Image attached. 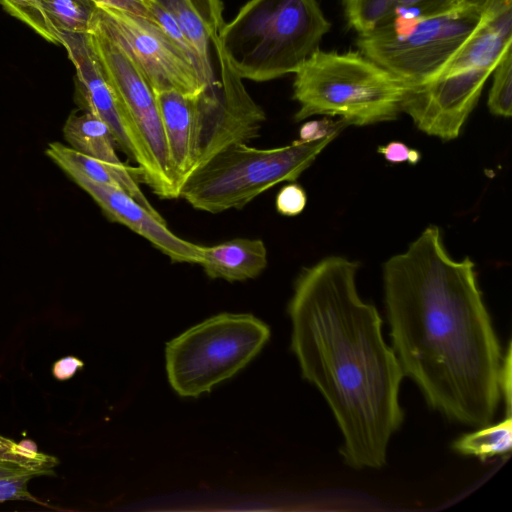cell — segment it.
<instances>
[{
	"label": "cell",
	"mask_w": 512,
	"mask_h": 512,
	"mask_svg": "<svg viewBox=\"0 0 512 512\" xmlns=\"http://www.w3.org/2000/svg\"><path fill=\"white\" fill-rule=\"evenodd\" d=\"M383 280L404 376L448 419L478 428L491 424L501 401L503 355L472 260L453 259L431 225L385 262Z\"/></svg>",
	"instance_id": "obj_1"
},
{
	"label": "cell",
	"mask_w": 512,
	"mask_h": 512,
	"mask_svg": "<svg viewBox=\"0 0 512 512\" xmlns=\"http://www.w3.org/2000/svg\"><path fill=\"white\" fill-rule=\"evenodd\" d=\"M357 269L356 262L330 256L302 270L288 305L291 349L335 417L345 464L379 469L403 423L404 373L383 338L378 310L358 294Z\"/></svg>",
	"instance_id": "obj_2"
},
{
	"label": "cell",
	"mask_w": 512,
	"mask_h": 512,
	"mask_svg": "<svg viewBox=\"0 0 512 512\" xmlns=\"http://www.w3.org/2000/svg\"><path fill=\"white\" fill-rule=\"evenodd\" d=\"M213 48L218 72L202 92L154 91L179 192L183 182L216 154L258 138L266 119L243 79L230 68L219 48Z\"/></svg>",
	"instance_id": "obj_3"
},
{
	"label": "cell",
	"mask_w": 512,
	"mask_h": 512,
	"mask_svg": "<svg viewBox=\"0 0 512 512\" xmlns=\"http://www.w3.org/2000/svg\"><path fill=\"white\" fill-rule=\"evenodd\" d=\"M331 28L317 0H249L212 41L241 78L295 73Z\"/></svg>",
	"instance_id": "obj_4"
},
{
	"label": "cell",
	"mask_w": 512,
	"mask_h": 512,
	"mask_svg": "<svg viewBox=\"0 0 512 512\" xmlns=\"http://www.w3.org/2000/svg\"><path fill=\"white\" fill-rule=\"evenodd\" d=\"M296 121L338 116L347 125L394 120L405 86L359 51H314L294 73Z\"/></svg>",
	"instance_id": "obj_5"
},
{
	"label": "cell",
	"mask_w": 512,
	"mask_h": 512,
	"mask_svg": "<svg viewBox=\"0 0 512 512\" xmlns=\"http://www.w3.org/2000/svg\"><path fill=\"white\" fill-rule=\"evenodd\" d=\"M491 13L451 5L430 14L397 16L358 34L356 46L405 87L418 86L439 77Z\"/></svg>",
	"instance_id": "obj_6"
},
{
	"label": "cell",
	"mask_w": 512,
	"mask_h": 512,
	"mask_svg": "<svg viewBox=\"0 0 512 512\" xmlns=\"http://www.w3.org/2000/svg\"><path fill=\"white\" fill-rule=\"evenodd\" d=\"M337 135L275 148L233 144L196 169L183 182L179 198L212 214L241 209L273 186L295 181Z\"/></svg>",
	"instance_id": "obj_7"
},
{
	"label": "cell",
	"mask_w": 512,
	"mask_h": 512,
	"mask_svg": "<svg viewBox=\"0 0 512 512\" xmlns=\"http://www.w3.org/2000/svg\"><path fill=\"white\" fill-rule=\"evenodd\" d=\"M270 337L254 315L221 313L189 328L166 344L170 385L183 397H197L244 368Z\"/></svg>",
	"instance_id": "obj_8"
},
{
	"label": "cell",
	"mask_w": 512,
	"mask_h": 512,
	"mask_svg": "<svg viewBox=\"0 0 512 512\" xmlns=\"http://www.w3.org/2000/svg\"><path fill=\"white\" fill-rule=\"evenodd\" d=\"M92 23L129 54L153 91L196 95L209 85L195 60L151 20L96 5Z\"/></svg>",
	"instance_id": "obj_9"
},
{
	"label": "cell",
	"mask_w": 512,
	"mask_h": 512,
	"mask_svg": "<svg viewBox=\"0 0 512 512\" xmlns=\"http://www.w3.org/2000/svg\"><path fill=\"white\" fill-rule=\"evenodd\" d=\"M87 38L126 116L140 135L162 184L164 199L179 198L166 137L150 84L129 54L93 23Z\"/></svg>",
	"instance_id": "obj_10"
},
{
	"label": "cell",
	"mask_w": 512,
	"mask_h": 512,
	"mask_svg": "<svg viewBox=\"0 0 512 512\" xmlns=\"http://www.w3.org/2000/svg\"><path fill=\"white\" fill-rule=\"evenodd\" d=\"M59 45L66 49L76 70L80 109L91 112L109 127L117 148L138 165L140 181L164 199L154 163L105 76L87 33L60 34Z\"/></svg>",
	"instance_id": "obj_11"
},
{
	"label": "cell",
	"mask_w": 512,
	"mask_h": 512,
	"mask_svg": "<svg viewBox=\"0 0 512 512\" xmlns=\"http://www.w3.org/2000/svg\"><path fill=\"white\" fill-rule=\"evenodd\" d=\"M493 69L449 66L439 77L406 87L401 111L424 133L449 141L458 137Z\"/></svg>",
	"instance_id": "obj_12"
},
{
	"label": "cell",
	"mask_w": 512,
	"mask_h": 512,
	"mask_svg": "<svg viewBox=\"0 0 512 512\" xmlns=\"http://www.w3.org/2000/svg\"><path fill=\"white\" fill-rule=\"evenodd\" d=\"M68 176L111 221L125 225L142 236L173 262L199 264L201 245L174 234L160 214L151 212L120 189L91 181L80 174Z\"/></svg>",
	"instance_id": "obj_13"
},
{
	"label": "cell",
	"mask_w": 512,
	"mask_h": 512,
	"mask_svg": "<svg viewBox=\"0 0 512 512\" xmlns=\"http://www.w3.org/2000/svg\"><path fill=\"white\" fill-rule=\"evenodd\" d=\"M0 3L56 44H59L60 34L88 33L96 11L91 0H0Z\"/></svg>",
	"instance_id": "obj_14"
},
{
	"label": "cell",
	"mask_w": 512,
	"mask_h": 512,
	"mask_svg": "<svg viewBox=\"0 0 512 512\" xmlns=\"http://www.w3.org/2000/svg\"><path fill=\"white\" fill-rule=\"evenodd\" d=\"M144 1L147 5L148 0ZM152 1L167 11L178 22L197 54L203 77L208 83H211L215 77V72L210 58V46L224 24L222 1Z\"/></svg>",
	"instance_id": "obj_15"
},
{
	"label": "cell",
	"mask_w": 512,
	"mask_h": 512,
	"mask_svg": "<svg viewBox=\"0 0 512 512\" xmlns=\"http://www.w3.org/2000/svg\"><path fill=\"white\" fill-rule=\"evenodd\" d=\"M45 153L67 175L80 174L91 181L120 189L151 212L159 214L138 184V167H130L125 163H107L56 141L48 144Z\"/></svg>",
	"instance_id": "obj_16"
},
{
	"label": "cell",
	"mask_w": 512,
	"mask_h": 512,
	"mask_svg": "<svg viewBox=\"0 0 512 512\" xmlns=\"http://www.w3.org/2000/svg\"><path fill=\"white\" fill-rule=\"evenodd\" d=\"M201 260L206 275L229 282L259 276L268 264L267 249L260 239L235 238L212 246L201 245Z\"/></svg>",
	"instance_id": "obj_17"
},
{
	"label": "cell",
	"mask_w": 512,
	"mask_h": 512,
	"mask_svg": "<svg viewBox=\"0 0 512 512\" xmlns=\"http://www.w3.org/2000/svg\"><path fill=\"white\" fill-rule=\"evenodd\" d=\"M347 25L358 34L372 31L397 16L430 14L451 5V0H341Z\"/></svg>",
	"instance_id": "obj_18"
},
{
	"label": "cell",
	"mask_w": 512,
	"mask_h": 512,
	"mask_svg": "<svg viewBox=\"0 0 512 512\" xmlns=\"http://www.w3.org/2000/svg\"><path fill=\"white\" fill-rule=\"evenodd\" d=\"M63 136L71 148L86 156L107 163H123L109 127L91 112L73 110L64 123Z\"/></svg>",
	"instance_id": "obj_19"
},
{
	"label": "cell",
	"mask_w": 512,
	"mask_h": 512,
	"mask_svg": "<svg viewBox=\"0 0 512 512\" xmlns=\"http://www.w3.org/2000/svg\"><path fill=\"white\" fill-rule=\"evenodd\" d=\"M512 447V416L494 425L480 427L479 430L463 435L453 443V448L463 455L486 460L496 455L510 452Z\"/></svg>",
	"instance_id": "obj_20"
},
{
	"label": "cell",
	"mask_w": 512,
	"mask_h": 512,
	"mask_svg": "<svg viewBox=\"0 0 512 512\" xmlns=\"http://www.w3.org/2000/svg\"><path fill=\"white\" fill-rule=\"evenodd\" d=\"M48 475L44 470L13 460L0 459V502H38L28 490L34 477Z\"/></svg>",
	"instance_id": "obj_21"
},
{
	"label": "cell",
	"mask_w": 512,
	"mask_h": 512,
	"mask_svg": "<svg viewBox=\"0 0 512 512\" xmlns=\"http://www.w3.org/2000/svg\"><path fill=\"white\" fill-rule=\"evenodd\" d=\"M488 95L489 111L499 117L512 114V52L508 49L497 63Z\"/></svg>",
	"instance_id": "obj_22"
},
{
	"label": "cell",
	"mask_w": 512,
	"mask_h": 512,
	"mask_svg": "<svg viewBox=\"0 0 512 512\" xmlns=\"http://www.w3.org/2000/svg\"><path fill=\"white\" fill-rule=\"evenodd\" d=\"M0 459L13 460L44 470L48 475H54V468L58 460L45 453L39 452L35 447L16 443L12 439L0 435Z\"/></svg>",
	"instance_id": "obj_23"
},
{
	"label": "cell",
	"mask_w": 512,
	"mask_h": 512,
	"mask_svg": "<svg viewBox=\"0 0 512 512\" xmlns=\"http://www.w3.org/2000/svg\"><path fill=\"white\" fill-rule=\"evenodd\" d=\"M306 203V192L297 183H289L283 186L277 193L275 200L277 212L290 217L299 215L305 209Z\"/></svg>",
	"instance_id": "obj_24"
},
{
	"label": "cell",
	"mask_w": 512,
	"mask_h": 512,
	"mask_svg": "<svg viewBox=\"0 0 512 512\" xmlns=\"http://www.w3.org/2000/svg\"><path fill=\"white\" fill-rule=\"evenodd\" d=\"M347 124L338 119L336 121L324 117L320 120H313L305 123L300 128V140L316 141L332 134H338Z\"/></svg>",
	"instance_id": "obj_25"
},
{
	"label": "cell",
	"mask_w": 512,
	"mask_h": 512,
	"mask_svg": "<svg viewBox=\"0 0 512 512\" xmlns=\"http://www.w3.org/2000/svg\"><path fill=\"white\" fill-rule=\"evenodd\" d=\"M377 152L380 153L386 161L399 164L410 163L417 164L421 159V154L417 149L411 148L400 141H391L385 145L379 146Z\"/></svg>",
	"instance_id": "obj_26"
},
{
	"label": "cell",
	"mask_w": 512,
	"mask_h": 512,
	"mask_svg": "<svg viewBox=\"0 0 512 512\" xmlns=\"http://www.w3.org/2000/svg\"><path fill=\"white\" fill-rule=\"evenodd\" d=\"M511 343L509 342L506 354L502 358L499 372V387L501 397L505 401L506 415L512 414V366H511Z\"/></svg>",
	"instance_id": "obj_27"
},
{
	"label": "cell",
	"mask_w": 512,
	"mask_h": 512,
	"mask_svg": "<svg viewBox=\"0 0 512 512\" xmlns=\"http://www.w3.org/2000/svg\"><path fill=\"white\" fill-rule=\"evenodd\" d=\"M95 5H105L150 20V14L144 0H91Z\"/></svg>",
	"instance_id": "obj_28"
},
{
	"label": "cell",
	"mask_w": 512,
	"mask_h": 512,
	"mask_svg": "<svg viewBox=\"0 0 512 512\" xmlns=\"http://www.w3.org/2000/svg\"><path fill=\"white\" fill-rule=\"evenodd\" d=\"M83 366L84 363L80 359L67 356L53 364L52 373L58 380H67L73 377Z\"/></svg>",
	"instance_id": "obj_29"
},
{
	"label": "cell",
	"mask_w": 512,
	"mask_h": 512,
	"mask_svg": "<svg viewBox=\"0 0 512 512\" xmlns=\"http://www.w3.org/2000/svg\"><path fill=\"white\" fill-rule=\"evenodd\" d=\"M511 2L512 0H451L453 5L469 6L486 12Z\"/></svg>",
	"instance_id": "obj_30"
}]
</instances>
